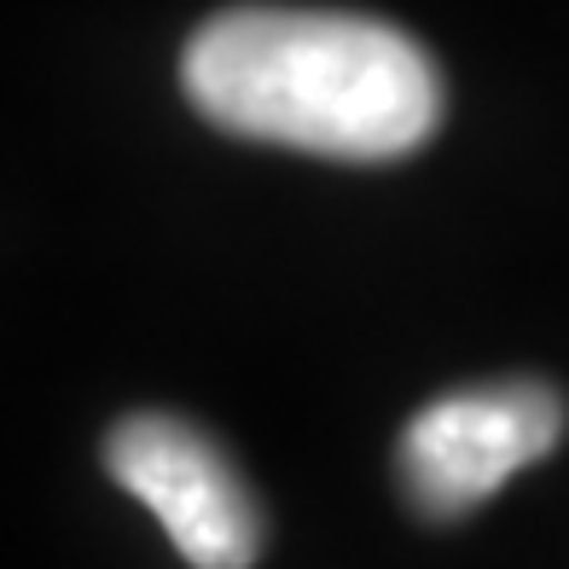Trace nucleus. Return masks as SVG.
I'll list each match as a JSON object with an SVG mask.
<instances>
[{"label":"nucleus","instance_id":"7ed1b4c3","mask_svg":"<svg viewBox=\"0 0 569 569\" xmlns=\"http://www.w3.org/2000/svg\"><path fill=\"white\" fill-rule=\"evenodd\" d=\"M106 471L158 511L192 569H250L262 558V511L198 425L174 412H128L106 436Z\"/></svg>","mask_w":569,"mask_h":569},{"label":"nucleus","instance_id":"f03ea898","mask_svg":"<svg viewBox=\"0 0 569 569\" xmlns=\"http://www.w3.org/2000/svg\"><path fill=\"white\" fill-rule=\"evenodd\" d=\"M563 436V401L547 383H482L412 412L396 448V477L425 517L448 523L500 495L506 477L547 459Z\"/></svg>","mask_w":569,"mask_h":569},{"label":"nucleus","instance_id":"f257e3e1","mask_svg":"<svg viewBox=\"0 0 569 569\" xmlns=\"http://www.w3.org/2000/svg\"><path fill=\"white\" fill-rule=\"evenodd\" d=\"M203 122L343 163H390L442 122V76L407 30L367 12L232 7L180 53Z\"/></svg>","mask_w":569,"mask_h":569}]
</instances>
